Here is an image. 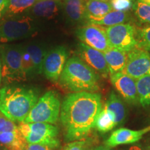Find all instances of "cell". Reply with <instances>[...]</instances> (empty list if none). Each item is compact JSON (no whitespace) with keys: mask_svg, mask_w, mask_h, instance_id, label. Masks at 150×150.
Returning <instances> with one entry per match:
<instances>
[{"mask_svg":"<svg viewBox=\"0 0 150 150\" xmlns=\"http://www.w3.org/2000/svg\"><path fill=\"white\" fill-rule=\"evenodd\" d=\"M101 1H107V0H101Z\"/></svg>","mask_w":150,"mask_h":150,"instance_id":"74e56055","label":"cell"},{"mask_svg":"<svg viewBox=\"0 0 150 150\" xmlns=\"http://www.w3.org/2000/svg\"><path fill=\"white\" fill-rule=\"evenodd\" d=\"M110 4L112 11L125 13L134 6L132 0H110Z\"/></svg>","mask_w":150,"mask_h":150,"instance_id":"83f0119b","label":"cell"},{"mask_svg":"<svg viewBox=\"0 0 150 150\" xmlns=\"http://www.w3.org/2000/svg\"><path fill=\"white\" fill-rule=\"evenodd\" d=\"M76 53L79 58L98 74L106 76L109 73L104 53L86 45L83 42L79 43Z\"/></svg>","mask_w":150,"mask_h":150,"instance_id":"4fadbf2b","label":"cell"},{"mask_svg":"<svg viewBox=\"0 0 150 150\" xmlns=\"http://www.w3.org/2000/svg\"><path fill=\"white\" fill-rule=\"evenodd\" d=\"M60 6L61 4L58 0H39L28 13L31 17L52 19L58 15Z\"/></svg>","mask_w":150,"mask_h":150,"instance_id":"9a60e30c","label":"cell"},{"mask_svg":"<svg viewBox=\"0 0 150 150\" xmlns=\"http://www.w3.org/2000/svg\"><path fill=\"white\" fill-rule=\"evenodd\" d=\"M24 47L16 45H4L0 47L2 80L10 84L27 79L23 67Z\"/></svg>","mask_w":150,"mask_h":150,"instance_id":"277c9868","label":"cell"},{"mask_svg":"<svg viewBox=\"0 0 150 150\" xmlns=\"http://www.w3.org/2000/svg\"><path fill=\"white\" fill-rule=\"evenodd\" d=\"M117 126L115 117L109 110L104 107L97 118L95 127L101 133H106Z\"/></svg>","mask_w":150,"mask_h":150,"instance_id":"d4e9b609","label":"cell"},{"mask_svg":"<svg viewBox=\"0 0 150 150\" xmlns=\"http://www.w3.org/2000/svg\"><path fill=\"white\" fill-rule=\"evenodd\" d=\"M135 14L142 23L150 24V5L138 1L134 5Z\"/></svg>","mask_w":150,"mask_h":150,"instance_id":"484cf974","label":"cell"},{"mask_svg":"<svg viewBox=\"0 0 150 150\" xmlns=\"http://www.w3.org/2000/svg\"><path fill=\"white\" fill-rule=\"evenodd\" d=\"M58 1H60V0H58Z\"/></svg>","mask_w":150,"mask_h":150,"instance_id":"f35d334b","label":"cell"},{"mask_svg":"<svg viewBox=\"0 0 150 150\" xmlns=\"http://www.w3.org/2000/svg\"><path fill=\"white\" fill-rule=\"evenodd\" d=\"M141 41L138 43V46L145 49L148 52H150V27H146L142 29L140 32Z\"/></svg>","mask_w":150,"mask_h":150,"instance_id":"f546056e","label":"cell"},{"mask_svg":"<svg viewBox=\"0 0 150 150\" xmlns=\"http://www.w3.org/2000/svg\"><path fill=\"white\" fill-rule=\"evenodd\" d=\"M1 80H2V72H1V58H0V84H1Z\"/></svg>","mask_w":150,"mask_h":150,"instance_id":"e575fe53","label":"cell"},{"mask_svg":"<svg viewBox=\"0 0 150 150\" xmlns=\"http://www.w3.org/2000/svg\"><path fill=\"white\" fill-rule=\"evenodd\" d=\"M18 130V126L14 122L10 120L0 112V134L7 131Z\"/></svg>","mask_w":150,"mask_h":150,"instance_id":"f1b7e54d","label":"cell"},{"mask_svg":"<svg viewBox=\"0 0 150 150\" xmlns=\"http://www.w3.org/2000/svg\"><path fill=\"white\" fill-rule=\"evenodd\" d=\"M94 142L91 139H84L72 141L62 148L61 150H94Z\"/></svg>","mask_w":150,"mask_h":150,"instance_id":"4316f807","label":"cell"},{"mask_svg":"<svg viewBox=\"0 0 150 150\" xmlns=\"http://www.w3.org/2000/svg\"><path fill=\"white\" fill-rule=\"evenodd\" d=\"M139 103L142 107L150 106V74L141 77L136 81Z\"/></svg>","mask_w":150,"mask_h":150,"instance_id":"cb8c5ba5","label":"cell"},{"mask_svg":"<svg viewBox=\"0 0 150 150\" xmlns=\"http://www.w3.org/2000/svg\"><path fill=\"white\" fill-rule=\"evenodd\" d=\"M106 34L111 48L129 52L138 45L136 31L130 24H120L106 28Z\"/></svg>","mask_w":150,"mask_h":150,"instance_id":"ba28073f","label":"cell"},{"mask_svg":"<svg viewBox=\"0 0 150 150\" xmlns=\"http://www.w3.org/2000/svg\"><path fill=\"white\" fill-rule=\"evenodd\" d=\"M110 75L123 72L126 67L128 55L127 52L110 48L104 53Z\"/></svg>","mask_w":150,"mask_h":150,"instance_id":"2e32d148","label":"cell"},{"mask_svg":"<svg viewBox=\"0 0 150 150\" xmlns=\"http://www.w3.org/2000/svg\"><path fill=\"white\" fill-rule=\"evenodd\" d=\"M110 81L127 103L134 105L139 103L136 81L134 79L121 72L110 75Z\"/></svg>","mask_w":150,"mask_h":150,"instance_id":"7c38bea8","label":"cell"},{"mask_svg":"<svg viewBox=\"0 0 150 150\" xmlns=\"http://www.w3.org/2000/svg\"><path fill=\"white\" fill-rule=\"evenodd\" d=\"M35 31L34 22L30 16L7 18L0 24V42H8L25 38Z\"/></svg>","mask_w":150,"mask_h":150,"instance_id":"52a82bcc","label":"cell"},{"mask_svg":"<svg viewBox=\"0 0 150 150\" xmlns=\"http://www.w3.org/2000/svg\"><path fill=\"white\" fill-rule=\"evenodd\" d=\"M67 57V50L63 46L56 47L47 52L43 61L42 73L48 80L59 81Z\"/></svg>","mask_w":150,"mask_h":150,"instance_id":"30bf717a","label":"cell"},{"mask_svg":"<svg viewBox=\"0 0 150 150\" xmlns=\"http://www.w3.org/2000/svg\"><path fill=\"white\" fill-rule=\"evenodd\" d=\"M39 99L36 89L6 86L0 89V112L14 122H24Z\"/></svg>","mask_w":150,"mask_h":150,"instance_id":"7a4b0ae2","label":"cell"},{"mask_svg":"<svg viewBox=\"0 0 150 150\" xmlns=\"http://www.w3.org/2000/svg\"><path fill=\"white\" fill-rule=\"evenodd\" d=\"M24 48L31 58L33 76L42 74L43 61L47 52L42 46L36 44H30Z\"/></svg>","mask_w":150,"mask_h":150,"instance_id":"44dd1931","label":"cell"},{"mask_svg":"<svg viewBox=\"0 0 150 150\" xmlns=\"http://www.w3.org/2000/svg\"><path fill=\"white\" fill-rule=\"evenodd\" d=\"M112 11L110 3L101 0H88L86 6V21L88 22L102 18Z\"/></svg>","mask_w":150,"mask_h":150,"instance_id":"ac0fdd59","label":"cell"},{"mask_svg":"<svg viewBox=\"0 0 150 150\" xmlns=\"http://www.w3.org/2000/svg\"><path fill=\"white\" fill-rule=\"evenodd\" d=\"M150 131V125L140 130H132L126 128H120L114 131L105 142L108 147H115L118 145H127L137 142L144 135Z\"/></svg>","mask_w":150,"mask_h":150,"instance_id":"5bb4252c","label":"cell"},{"mask_svg":"<svg viewBox=\"0 0 150 150\" xmlns=\"http://www.w3.org/2000/svg\"><path fill=\"white\" fill-rule=\"evenodd\" d=\"M59 81L74 93H95L99 89V74L78 56L67 60Z\"/></svg>","mask_w":150,"mask_h":150,"instance_id":"3957f363","label":"cell"},{"mask_svg":"<svg viewBox=\"0 0 150 150\" xmlns=\"http://www.w3.org/2000/svg\"><path fill=\"white\" fill-rule=\"evenodd\" d=\"M127 150H145L142 149V147H140V146H138V145H134V146H131Z\"/></svg>","mask_w":150,"mask_h":150,"instance_id":"836d02e7","label":"cell"},{"mask_svg":"<svg viewBox=\"0 0 150 150\" xmlns=\"http://www.w3.org/2000/svg\"><path fill=\"white\" fill-rule=\"evenodd\" d=\"M61 108V101L57 94L52 91H47L39 98L24 122L54 125L59 119Z\"/></svg>","mask_w":150,"mask_h":150,"instance_id":"8992f818","label":"cell"},{"mask_svg":"<svg viewBox=\"0 0 150 150\" xmlns=\"http://www.w3.org/2000/svg\"><path fill=\"white\" fill-rule=\"evenodd\" d=\"M0 144L8 150H26L28 143L18 129L0 134Z\"/></svg>","mask_w":150,"mask_h":150,"instance_id":"d6986e66","label":"cell"},{"mask_svg":"<svg viewBox=\"0 0 150 150\" xmlns=\"http://www.w3.org/2000/svg\"><path fill=\"white\" fill-rule=\"evenodd\" d=\"M9 0H0V20L5 17L8 8Z\"/></svg>","mask_w":150,"mask_h":150,"instance_id":"1f68e13d","label":"cell"},{"mask_svg":"<svg viewBox=\"0 0 150 150\" xmlns=\"http://www.w3.org/2000/svg\"><path fill=\"white\" fill-rule=\"evenodd\" d=\"M76 35L81 42L102 53L111 48L108 40L106 29L102 26L88 24L76 29Z\"/></svg>","mask_w":150,"mask_h":150,"instance_id":"9c48e42d","label":"cell"},{"mask_svg":"<svg viewBox=\"0 0 150 150\" xmlns=\"http://www.w3.org/2000/svg\"><path fill=\"white\" fill-rule=\"evenodd\" d=\"M104 107L114 115L117 126L125 122L127 116L126 108L121 99L114 92L110 93Z\"/></svg>","mask_w":150,"mask_h":150,"instance_id":"ffe728a7","label":"cell"},{"mask_svg":"<svg viewBox=\"0 0 150 150\" xmlns=\"http://www.w3.org/2000/svg\"><path fill=\"white\" fill-rule=\"evenodd\" d=\"M123 72L136 80L150 74L149 52L140 47H136L129 52Z\"/></svg>","mask_w":150,"mask_h":150,"instance_id":"8fae6325","label":"cell"},{"mask_svg":"<svg viewBox=\"0 0 150 150\" xmlns=\"http://www.w3.org/2000/svg\"><path fill=\"white\" fill-rule=\"evenodd\" d=\"M0 150H8V149H7L5 147H4L2 145H1V144H0Z\"/></svg>","mask_w":150,"mask_h":150,"instance_id":"8d00e7d4","label":"cell"},{"mask_svg":"<svg viewBox=\"0 0 150 150\" xmlns=\"http://www.w3.org/2000/svg\"><path fill=\"white\" fill-rule=\"evenodd\" d=\"M18 129L28 144H39L52 149L59 147V129L54 125L42 122H22Z\"/></svg>","mask_w":150,"mask_h":150,"instance_id":"5b68a950","label":"cell"},{"mask_svg":"<svg viewBox=\"0 0 150 150\" xmlns=\"http://www.w3.org/2000/svg\"><path fill=\"white\" fill-rule=\"evenodd\" d=\"M102 109V98L98 93L79 92L65 97L60 113L65 140L84 139L95 127Z\"/></svg>","mask_w":150,"mask_h":150,"instance_id":"6da1fadb","label":"cell"},{"mask_svg":"<svg viewBox=\"0 0 150 150\" xmlns=\"http://www.w3.org/2000/svg\"><path fill=\"white\" fill-rule=\"evenodd\" d=\"M94 150H112L110 147H108L106 145H100L98 147H95Z\"/></svg>","mask_w":150,"mask_h":150,"instance_id":"d6a6232c","label":"cell"},{"mask_svg":"<svg viewBox=\"0 0 150 150\" xmlns=\"http://www.w3.org/2000/svg\"><path fill=\"white\" fill-rule=\"evenodd\" d=\"M26 150H54V149L39 144H27Z\"/></svg>","mask_w":150,"mask_h":150,"instance_id":"4dcf8cb0","label":"cell"},{"mask_svg":"<svg viewBox=\"0 0 150 150\" xmlns=\"http://www.w3.org/2000/svg\"><path fill=\"white\" fill-rule=\"evenodd\" d=\"M86 2V0H65L63 6L67 20L72 23L85 21Z\"/></svg>","mask_w":150,"mask_h":150,"instance_id":"e0dca14e","label":"cell"},{"mask_svg":"<svg viewBox=\"0 0 150 150\" xmlns=\"http://www.w3.org/2000/svg\"><path fill=\"white\" fill-rule=\"evenodd\" d=\"M129 16L127 13L120 12V11H111L104 16L90 22L88 24H96L99 26H107L112 27L117 24H125V22L128 20Z\"/></svg>","mask_w":150,"mask_h":150,"instance_id":"603a6c76","label":"cell"},{"mask_svg":"<svg viewBox=\"0 0 150 150\" xmlns=\"http://www.w3.org/2000/svg\"><path fill=\"white\" fill-rule=\"evenodd\" d=\"M139 1H141V2L145 3V4H147L150 5V0H139Z\"/></svg>","mask_w":150,"mask_h":150,"instance_id":"d590c367","label":"cell"},{"mask_svg":"<svg viewBox=\"0 0 150 150\" xmlns=\"http://www.w3.org/2000/svg\"><path fill=\"white\" fill-rule=\"evenodd\" d=\"M38 1L39 0H9L5 17L10 18L27 14Z\"/></svg>","mask_w":150,"mask_h":150,"instance_id":"7402d4cb","label":"cell"}]
</instances>
